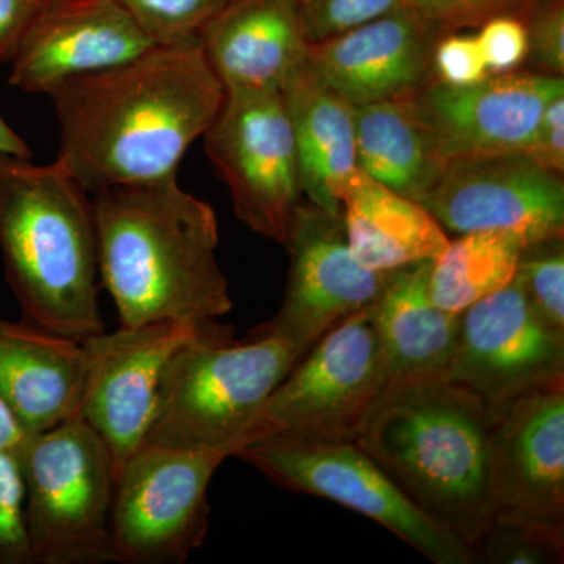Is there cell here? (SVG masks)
Segmentation results:
<instances>
[{
	"mask_svg": "<svg viewBox=\"0 0 564 564\" xmlns=\"http://www.w3.org/2000/svg\"><path fill=\"white\" fill-rule=\"evenodd\" d=\"M61 124L57 162L88 193L176 180L217 117L225 87L198 43L154 46L47 93Z\"/></svg>",
	"mask_w": 564,
	"mask_h": 564,
	"instance_id": "cell-1",
	"label": "cell"
},
{
	"mask_svg": "<svg viewBox=\"0 0 564 564\" xmlns=\"http://www.w3.org/2000/svg\"><path fill=\"white\" fill-rule=\"evenodd\" d=\"M99 280L120 326L210 323L232 311L210 204L176 180L120 185L95 193Z\"/></svg>",
	"mask_w": 564,
	"mask_h": 564,
	"instance_id": "cell-2",
	"label": "cell"
},
{
	"mask_svg": "<svg viewBox=\"0 0 564 564\" xmlns=\"http://www.w3.org/2000/svg\"><path fill=\"white\" fill-rule=\"evenodd\" d=\"M491 426L477 395L441 378L388 389L355 444L419 510L474 551L494 521Z\"/></svg>",
	"mask_w": 564,
	"mask_h": 564,
	"instance_id": "cell-3",
	"label": "cell"
},
{
	"mask_svg": "<svg viewBox=\"0 0 564 564\" xmlns=\"http://www.w3.org/2000/svg\"><path fill=\"white\" fill-rule=\"evenodd\" d=\"M0 252L25 321L79 343L106 332L95 209L57 161L0 159Z\"/></svg>",
	"mask_w": 564,
	"mask_h": 564,
	"instance_id": "cell-4",
	"label": "cell"
},
{
	"mask_svg": "<svg viewBox=\"0 0 564 564\" xmlns=\"http://www.w3.org/2000/svg\"><path fill=\"white\" fill-rule=\"evenodd\" d=\"M300 358L288 340L261 326L236 343L229 328L212 323L165 364L143 444L234 456Z\"/></svg>",
	"mask_w": 564,
	"mask_h": 564,
	"instance_id": "cell-5",
	"label": "cell"
},
{
	"mask_svg": "<svg viewBox=\"0 0 564 564\" xmlns=\"http://www.w3.org/2000/svg\"><path fill=\"white\" fill-rule=\"evenodd\" d=\"M33 564L113 563L110 513L117 467L80 417L29 434L17 451Z\"/></svg>",
	"mask_w": 564,
	"mask_h": 564,
	"instance_id": "cell-6",
	"label": "cell"
},
{
	"mask_svg": "<svg viewBox=\"0 0 564 564\" xmlns=\"http://www.w3.org/2000/svg\"><path fill=\"white\" fill-rule=\"evenodd\" d=\"M372 306L334 326L278 384L247 444L281 436L352 443L388 391Z\"/></svg>",
	"mask_w": 564,
	"mask_h": 564,
	"instance_id": "cell-7",
	"label": "cell"
},
{
	"mask_svg": "<svg viewBox=\"0 0 564 564\" xmlns=\"http://www.w3.org/2000/svg\"><path fill=\"white\" fill-rule=\"evenodd\" d=\"M272 484L322 497L366 516L436 564L477 562L469 545L419 510L389 475L352 443L270 436L234 454Z\"/></svg>",
	"mask_w": 564,
	"mask_h": 564,
	"instance_id": "cell-8",
	"label": "cell"
},
{
	"mask_svg": "<svg viewBox=\"0 0 564 564\" xmlns=\"http://www.w3.org/2000/svg\"><path fill=\"white\" fill-rule=\"evenodd\" d=\"M220 451H185L143 444L115 485L110 513L113 563L181 564L209 532L212 478L226 459Z\"/></svg>",
	"mask_w": 564,
	"mask_h": 564,
	"instance_id": "cell-9",
	"label": "cell"
},
{
	"mask_svg": "<svg viewBox=\"0 0 564 564\" xmlns=\"http://www.w3.org/2000/svg\"><path fill=\"white\" fill-rule=\"evenodd\" d=\"M202 139L237 218L252 232L284 243L304 195L282 93L225 90L220 110Z\"/></svg>",
	"mask_w": 564,
	"mask_h": 564,
	"instance_id": "cell-10",
	"label": "cell"
},
{
	"mask_svg": "<svg viewBox=\"0 0 564 564\" xmlns=\"http://www.w3.org/2000/svg\"><path fill=\"white\" fill-rule=\"evenodd\" d=\"M447 380L477 395L492 421L516 400L563 383L564 333L533 310L514 278L459 314Z\"/></svg>",
	"mask_w": 564,
	"mask_h": 564,
	"instance_id": "cell-11",
	"label": "cell"
},
{
	"mask_svg": "<svg viewBox=\"0 0 564 564\" xmlns=\"http://www.w3.org/2000/svg\"><path fill=\"white\" fill-rule=\"evenodd\" d=\"M284 300L261 328L278 334L303 356L334 326L377 302L395 272L367 269L352 256L343 214L300 204L289 229Z\"/></svg>",
	"mask_w": 564,
	"mask_h": 564,
	"instance_id": "cell-12",
	"label": "cell"
},
{
	"mask_svg": "<svg viewBox=\"0 0 564 564\" xmlns=\"http://www.w3.org/2000/svg\"><path fill=\"white\" fill-rule=\"evenodd\" d=\"M212 323L166 321L120 326L117 332L84 340L88 372L76 417L106 443L117 477L126 459L147 440L170 356Z\"/></svg>",
	"mask_w": 564,
	"mask_h": 564,
	"instance_id": "cell-13",
	"label": "cell"
},
{
	"mask_svg": "<svg viewBox=\"0 0 564 564\" xmlns=\"http://www.w3.org/2000/svg\"><path fill=\"white\" fill-rule=\"evenodd\" d=\"M489 448L494 521L564 540V381L494 415Z\"/></svg>",
	"mask_w": 564,
	"mask_h": 564,
	"instance_id": "cell-14",
	"label": "cell"
},
{
	"mask_svg": "<svg viewBox=\"0 0 564 564\" xmlns=\"http://www.w3.org/2000/svg\"><path fill=\"white\" fill-rule=\"evenodd\" d=\"M421 204L456 236L505 231L527 245L564 236L563 174L524 152L451 163Z\"/></svg>",
	"mask_w": 564,
	"mask_h": 564,
	"instance_id": "cell-15",
	"label": "cell"
},
{
	"mask_svg": "<svg viewBox=\"0 0 564 564\" xmlns=\"http://www.w3.org/2000/svg\"><path fill=\"white\" fill-rule=\"evenodd\" d=\"M564 95V79L518 69L466 87L434 79L413 93L444 166L467 159L524 152L545 107Z\"/></svg>",
	"mask_w": 564,
	"mask_h": 564,
	"instance_id": "cell-16",
	"label": "cell"
},
{
	"mask_svg": "<svg viewBox=\"0 0 564 564\" xmlns=\"http://www.w3.org/2000/svg\"><path fill=\"white\" fill-rule=\"evenodd\" d=\"M154 46L115 0H50L10 61V84L47 95L63 82L115 68Z\"/></svg>",
	"mask_w": 564,
	"mask_h": 564,
	"instance_id": "cell-17",
	"label": "cell"
},
{
	"mask_svg": "<svg viewBox=\"0 0 564 564\" xmlns=\"http://www.w3.org/2000/svg\"><path fill=\"white\" fill-rule=\"evenodd\" d=\"M444 33L404 6L321 43L306 63L352 106L404 98L436 79L434 50Z\"/></svg>",
	"mask_w": 564,
	"mask_h": 564,
	"instance_id": "cell-18",
	"label": "cell"
},
{
	"mask_svg": "<svg viewBox=\"0 0 564 564\" xmlns=\"http://www.w3.org/2000/svg\"><path fill=\"white\" fill-rule=\"evenodd\" d=\"M198 44L225 90L281 91L310 51L302 0H229Z\"/></svg>",
	"mask_w": 564,
	"mask_h": 564,
	"instance_id": "cell-19",
	"label": "cell"
},
{
	"mask_svg": "<svg viewBox=\"0 0 564 564\" xmlns=\"http://www.w3.org/2000/svg\"><path fill=\"white\" fill-rule=\"evenodd\" d=\"M87 372L84 343L0 318V395L25 436L76 417Z\"/></svg>",
	"mask_w": 564,
	"mask_h": 564,
	"instance_id": "cell-20",
	"label": "cell"
},
{
	"mask_svg": "<svg viewBox=\"0 0 564 564\" xmlns=\"http://www.w3.org/2000/svg\"><path fill=\"white\" fill-rule=\"evenodd\" d=\"M432 261L392 273L373 303V326L388 389L447 378L459 315L441 310L429 291Z\"/></svg>",
	"mask_w": 564,
	"mask_h": 564,
	"instance_id": "cell-21",
	"label": "cell"
},
{
	"mask_svg": "<svg viewBox=\"0 0 564 564\" xmlns=\"http://www.w3.org/2000/svg\"><path fill=\"white\" fill-rule=\"evenodd\" d=\"M291 118L306 202L343 214L340 196L358 173L355 106L304 62L282 87Z\"/></svg>",
	"mask_w": 564,
	"mask_h": 564,
	"instance_id": "cell-22",
	"label": "cell"
},
{
	"mask_svg": "<svg viewBox=\"0 0 564 564\" xmlns=\"http://www.w3.org/2000/svg\"><path fill=\"white\" fill-rule=\"evenodd\" d=\"M340 206L352 256L377 272L434 261L451 240L421 203L384 187L361 170L345 187Z\"/></svg>",
	"mask_w": 564,
	"mask_h": 564,
	"instance_id": "cell-23",
	"label": "cell"
},
{
	"mask_svg": "<svg viewBox=\"0 0 564 564\" xmlns=\"http://www.w3.org/2000/svg\"><path fill=\"white\" fill-rule=\"evenodd\" d=\"M358 169L421 203L445 166L411 96L355 106Z\"/></svg>",
	"mask_w": 564,
	"mask_h": 564,
	"instance_id": "cell-24",
	"label": "cell"
},
{
	"mask_svg": "<svg viewBox=\"0 0 564 564\" xmlns=\"http://www.w3.org/2000/svg\"><path fill=\"white\" fill-rule=\"evenodd\" d=\"M525 242L518 234L478 231L448 240L430 267L433 303L451 314L507 288L514 280Z\"/></svg>",
	"mask_w": 564,
	"mask_h": 564,
	"instance_id": "cell-25",
	"label": "cell"
},
{
	"mask_svg": "<svg viewBox=\"0 0 564 564\" xmlns=\"http://www.w3.org/2000/svg\"><path fill=\"white\" fill-rule=\"evenodd\" d=\"M155 46L198 43L199 33L229 0H115Z\"/></svg>",
	"mask_w": 564,
	"mask_h": 564,
	"instance_id": "cell-26",
	"label": "cell"
},
{
	"mask_svg": "<svg viewBox=\"0 0 564 564\" xmlns=\"http://www.w3.org/2000/svg\"><path fill=\"white\" fill-rule=\"evenodd\" d=\"M514 278L533 310L564 333V236L525 245Z\"/></svg>",
	"mask_w": 564,
	"mask_h": 564,
	"instance_id": "cell-27",
	"label": "cell"
},
{
	"mask_svg": "<svg viewBox=\"0 0 564 564\" xmlns=\"http://www.w3.org/2000/svg\"><path fill=\"white\" fill-rule=\"evenodd\" d=\"M474 552L475 558L489 564H556L563 562L564 540L513 522L492 521Z\"/></svg>",
	"mask_w": 564,
	"mask_h": 564,
	"instance_id": "cell-28",
	"label": "cell"
},
{
	"mask_svg": "<svg viewBox=\"0 0 564 564\" xmlns=\"http://www.w3.org/2000/svg\"><path fill=\"white\" fill-rule=\"evenodd\" d=\"M0 564H33L17 452H0Z\"/></svg>",
	"mask_w": 564,
	"mask_h": 564,
	"instance_id": "cell-29",
	"label": "cell"
},
{
	"mask_svg": "<svg viewBox=\"0 0 564 564\" xmlns=\"http://www.w3.org/2000/svg\"><path fill=\"white\" fill-rule=\"evenodd\" d=\"M532 3L533 0H404V6L417 11L444 35L480 29L500 17L524 21Z\"/></svg>",
	"mask_w": 564,
	"mask_h": 564,
	"instance_id": "cell-30",
	"label": "cell"
},
{
	"mask_svg": "<svg viewBox=\"0 0 564 564\" xmlns=\"http://www.w3.org/2000/svg\"><path fill=\"white\" fill-rule=\"evenodd\" d=\"M402 7L404 0H302L310 43L352 31Z\"/></svg>",
	"mask_w": 564,
	"mask_h": 564,
	"instance_id": "cell-31",
	"label": "cell"
},
{
	"mask_svg": "<svg viewBox=\"0 0 564 564\" xmlns=\"http://www.w3.org/2000/svg\"><path fill=\"white\" fill-rule=\"evenodd\" d=\"M524 24L529 39L525 69L563 77L564 0H533Z\"/></svg>",
	"mask_w": 564,
	"mask_h": 564,
	"instance_id": "cell-32",
	"label": "cell"
},
{
	"mask_svg": "<svg viewBox=\"0 0 564 564\" xmlns=\"http://www.w3.org/2000/svg\"><path fill=\"white\" fill-rule=\"evenodd\" d=\"M433 65L436 79L455 87L477 84L489 76L477 35H444L434 50Z\"/></svg>",
	"mask_w": 564,
	"mask_h": 564,
	"instance_id": "cell-33",
	"label": "cell"
},
{
	"mask_svg": "<svg viewBox=\"0 0 564 564\" xmlns=\"http://www.w3.org/2000/svg\"><path fill=\"white\" fill-rule=\"evenodd\" d=\"M489 74L513 73L525 65L529 39L524 21L500 17L481 25L477 35Z\"/></svg>",
	"mask_w": 564,
	"mask_h": 564,
	"instance_id": "cell-34",
	"label": "cell"
},
{
	"mask_svg": "<svg viewBox=\"0 0 564 564\" xmlns=\"http://www.w3.org/2000/svg\"><path fill=\"white\" fill-rule=\"evenodd\" d=\"M541 169L556 174L564 172V95L545 107L533 140L524 151Z\"/></svg>",
	"mask_w": 564,
	"mask_h": 564,
	"instance_id": "cell-35",
	"label": "cell"
},
{
	"mask_svg": "<svg viewBox=\"0 0 564 564\" xmlns=\"http://www.w3.org/2000/svg\"><path fill=\"white\" fill-rule=\"evenodd\" d=\"M50 0H0V62H10Z\"/></svg>",
	"mask_w": 564,
	"mask_h": 564,
	"instance_id": "cell-36",
	"label": "cell"
},
{
	"mask_svg": "<svg viewBox=\"0 0 564 564\" xmlns=\"http://www.w3.org/2000/svg\"><path fill=\"white\" fill-rule=\"evenodd\" d=\"M24 440L25 433L0 395V452H17Z\"/></svg>",
	"mask_w": 564,
	"mask_h": 564,
	"instance_id": "cell-37",
	"label": "cell"
},
{
	"mask_svg": "<svg viewBox=\"0 0 564 564\" xmlns=\"http://www.w3.org/2000/svg\"><path fill=\"white\" fill-rule=\"evenodd\" d=\"M32 159L31 148L10 128L9 122L0 117V159Z\"/></svg>",
	"mask_w": 564,
	"mask_h": 564,
	"instance_id": "cell-38",
	"label": "cell"
}]
</instances>
